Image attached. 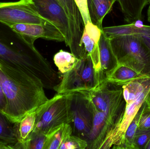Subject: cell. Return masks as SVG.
<instances>
[{"instance_id":"29","label":"cell","mask_w":150,"mask_h":149,"mask_svg":"<svg viewBox=\"0 0 150 149\" xmlns=\"http://www.w3.org/2000/svg\"><path fill=\"white\" fill-rule=\"evenodd\" d=\"M138 128H150V103L148 98L143 103V108L138 123Z\"/></svg>"},{"instance_id":"27","label":"cell","mask_w":150,"mask_h":149,"mask_svg":"<svg viewBox=\"0 0 150 149\" xmlns=\"http://www.w3.org/2000/svg\"><path fill=\"white\" fill-rule=\"evenodd\" d=\"M150 140V128H137L134 141V149H145Z\"/></svg>"},{"instance_id":"7","label":"cell","mask_w":150,"mask_h":149,"mask_svg":"<svg viewBox=\"0 0 150 149\" xmlns=\"http://www.w3.org/2000/svg\"><path fill=\"white\" fill-rule=\"evenodd\" d=\"M0 22L5 24H52L55 26L53 23L41 15L33 0L0 2Z\"/></svg>"},{"instance_id":"17","label":"cell","mask_w":150,"mask_h":149,"mask_svg":"<svg viewBox=\"0 0 150 149\" xmlns=\"http://www.w3.org/2000/svg\"><path fill=\"white\" fill-rule=\"evenodd\" d=\"M148 78H150V76L138 72L127 66L118 64L106 80L122 86L134 80Z\"/></svg>"},{"instance_id":"25","label":"cell","mask_w":150,"mask_h":149,"mask_svg":"<svg viewBox=\"0 0 150 149\" xmlns=\"http://www.w3.org/2000/svg\"><path fill=\"white\" fill-rule=\"evenodd\" d=\"M143 108V104L140 108L133 120L129 125L121 143L116 149H134V141L135 134L138 127V123Z\"/></svg>"},{"instance_id":"14","label":"cell","mask_w":150,"mask_h":149,"mask_svg":"<svg viewBox=\"0 0 150 149\" xmlns=\"http://www.w3.org/2000/svg\"><path fill=\"white\" fill-rule=\"evenodd\" d=\"M150 92V85L147 87L134 101L130 104H126L125 113L122 120L115 135L110 142L109 148L116 149L121 143L127 128L133 120L140 108L142 106Z\"/></svg>"},{"instance_id":"36","label":"cell","mask_w":150,"mask_h":149,"mask_svg":"<svg viewBox=\"0 0 150 149\" xmlns=\"http://www.w3.org/2000/svg\"><path fill=\"white\" fill-rule=\"evenodd\" d=\"M148 99L150 103V92L149 93V95H148Z\"/></svg>"},{"instance_id":"3","label":"cell","mask_w":150,"mask_h":149,"mask_svg":"<svg viewBox=\"0 0 150 149\" xmlns=\"http://www.w3.org/2000/svg\"><path fill=\"white\" fill-rule=\"evenodd\" d=\"M85 92L93 106L106 116L114 127L113 132L101 148L110 149V142L122 120L126 108L122 86L105 80L94 90Z\"/></svg>"},{"instance_id":"11","label":"cell","mask_w":150,"mask_h":149,"mask_svg":"<svg viewBox=\"0 0 150 149\" xmlns=\"http://www.w3.org/2000/svg\"><path fill=\"white\" fill-rule=\"evenodd\" d=\"M23 38L31 44L39 38L56 42H65V38L59 30L52 24H6Z\"/></svg>"},{"instance_id":"16","label":"cell","mask_w":150,"mask_h":149,"mask_svg":"<svg viewBox=\"0 0 150 149\" xmlns=\"http://www.w3.org/2000/svg\"><path fill=\"white\" fill-rule=\"evenodd\" d=\"M36 110L25 115L19 122L14 123L17 143L13 146V149H25V144L35 127Z\"/></svg>"},{"instance_id":"13","label":"cell","mask_w":150,"mask_h":149,"mask_svg":"<svg viewBox=\"0 0 150 149\" xmlns=\"http://www.w3.org/2000/svg\"><path fill=\"white\" fill-rule=\"evenodd\" d=\"M93 123L91 133L86 140V149H100L113 132L114 127L103 113L98 111L93 105Z\"/></svg>"},{"instance_id":"21","label":"cell","mask_w":150,"mask_h":149,"mask_svg":"<svg viewBox=\"0 0 150 149\" xmlns=\"http://www.w3.org/2000/svg\"><path fill=\"white\" fill-rule=\"evenodd\" d=\"M73 134V127L70 124H63L47 134L46 149H59L66 139Z\"/></svg>"},{"instance_id":"15","label":"cell","mask_w":150,"mask_h":149,"mask_svg":"<svg viewBox=\"0 0 150 149\" xmlns=\"http://www.w3.org/2000/svg\"><path fill=\"white\" fill-rule=\"evenodd\" d=\"M98 45L102 78L105 81L118 66V62L113 51L110 38L103 31Z\"/></svg>"},{"instance_id":"23","label":"cell","mask_w":150,"mask_h":149,"mask_svg":"<svg viewBox=\"0 0 150 149\" xmlns=\"http://www.w3.org/2000/svg\"><path fill=\"white\" fill-rule=\"evenodd\" d=\"M53 60L60 73L63 74L73 70L79 59L72 52L61 50L54 55Z\"/></svg>"},{"instance_id":"33","label":"cell","mask_w":150,"mask_h":149,"mask_svg":"<svg viewBox=\"0 0 150 149\" xmlns=\"http://www.w3.org/2000/svg\"><path fill=\"white\" fill-rule=\"evenodd\" d=\"M142 37L144 42L147 45L150 52V37L147 36H142Z\"/></svg>"},{"instance_id":"8","label":"cell","mask_w":150,"mask_h":149,"mask_svg":"<svg viewBox=\"0 0 150 149\" xmlns=\"http://www.w3.org/2000/svg\"><path fill=\"white\" fill-rule=\"evenodd\" d=\"M73 134L86 141L92 128L93 109L85 91L70 92Z\"/></svg>"},{"instance_id":"35","label":"cell","mask_w":150,"mask_h":149,"mask_svg":"<svg viewBox=\"0 0 150 149\" xmlns=\"http://www.w3.org/2000/svg\"><path fill=\"white\" fill-rule=\"evenodd\" d=\"M145 149H150V140L147 146H146Z\"/></svg>"},{"instance_id":"24","label":"cell","mask_w":150,"mask_h":149,"mask_svg":"<svg viewBox=\"0 0 150 149\" xmlns=\"http://www.w3.org/2000/svg\"><path fill=\"white\" fill-rule=\"evenodd\" d=\"M0 141L12 147L17 143L14 123L9 120L3 114L0 113Z\"/></svg>"},{"instance_id":"2","label":"cell","mask_w":150,"mask_h":149,"mask_svg":"<svg viewBox=\"0 0 150 149\" xmlns=\"http://www.w3.org/2000/svg\"><path fill=\"white\" fill-rule=\"evenodd\" d=\"M0 63L19 68L38 78L44 87L54 90L62 76L34 46L6 24L0 22Z\"/></svg>"},{"instance_id":"18","label":"cell","mask_w":150,"mask_h":149,"mask_svg":"<svg viewBox=\"0 0 150 149\" xmlns=\"http://www.w3.org/2000/svg\"><path fill=\"white\" fill-rule=\"evenodd\" d=\"M117 0H88V10L91 22L103 30L104 17L110 13Z\"/></svg>"},{"instance_id":"6","label":"cell","mask_w":150,"mask_h":149,"mask_svg":"<svg viewBox=\"0 0 150 149\" xmlns=\"http://www.w3.org/2000/svg\"><path fill=\"white\" fill-rule=\"evenodd\" d=\"M90 56L79 59L76 66L63 74L59 84L54 90L58 94L91 91L101 83Z\"/></svg>"},{"instance_id":"5","label":"cell","mask_w":150,"mask_h":149,"mask_svg":"<svg viewBox=\"0 0 150 149\" xmlns=\"http://www.w3.org/2000/svg\"><path fill=\"white\" fill-rule=\"evenodd\" d=\"M71 93L58 94L37 110L33 132L47 134L63 124L73 122Z\"/></svg>"},{"instance_id":"38","label":"cell","mask_w":150,"mask_h":149,"mask_svg":"<svg viewBox=\"0 0 150 149\" xmlns=\"http://www.w3.org/2000/svg\"><path fill=\"white\" fill-rule=\"evenodd\" d=\"M87 1H88V0H87Z\"/></svg>"},{"instance_id":"30","label":"cell","mask_w":150,"mask_h":149,"mask_svg":"<svg viewBox=\"0 0 150 149\" xmlns=\"http://www.w3.org/2000/svg\"><path fill=\"white\" fill-rule=\"evenodd\" d=\"M83 17V26L88 22H91L88 10L87 0H75Z\"/></svg>"},{"instance_id":"32","label":"cell","mask_w":150,"mask_h":149,"mask_svg":"<svg viewBox=\"0 0 150 149\" xmlns=\"http://www.w3.org/2000/svg\"><path fill=\"white\" fill-rule=\"evenodd\" d=\"M0 149H13L12 145L0 141Z\"/></svg>"},{"instance_id":"10","label":"cell","mask_w":150,"mask_h":149,"mask_svg":"<svg viewBox=\"0 0 150 149\" xmlns=\"http://www.w3.org/2000/svg\"><path fill=\"white\" fill-rule=\"evenodd\" d=\"M41 15L54 24L63 35L66 45L71 42L69 21L65 11L56 0H33Z\"/></svg>"},{"instance_id":"37","label":"cell","mask_w":150,"mask_h":149,"mask_svg":"<svg viewBox=\"0 0 150 149\" xmlns=\"http://www.w3.org/2000/svg\"><path fill=\"white\" fill-rule=\"evenodd\" d=\"M149 5H150V0H149Z\"/></svg>"},{"instance_id":"28","label":"cell","mask_w":150,"mask_h":149,"mask_svg":"<svg viewBox=\"0 0 150 149\" xmlns=\"http://www.w3.org/2000/svg\"><path fill=\"white\" fill-rule=\"evenodd\" d=\"M87 143L77 136H69L60 147L59 149H86Z\"/></svg>"},{"instance_id":"26","label":"cell","mask_w":150,"mask_h":149,"mask_svg":"<svg viewBox=\"0 0 150 149\" xmlns=\"http://www.w3.org/2000/svg\"><path fill=\"white\" fill-rule=\"evenodd\" d=\"M47 141V134L32 132L25 144V149H46Z\"/></svg>"},{"instance_id":"19","label":"cell","mask_w":150,"mask_h":149,"mask_svg":"<svg viewBox=\"0 0 150 149\" xmlns=\"http://www.w3.org/2000/svg\"><path fill=\"white\" fill-rule=\"evenodd\" d=\"M104 34L107 37L112 38L126 35H138L150 37V25H138L135 23L124 25L103 27Z\"/></svg>"},{"instance_id":"31","label":"cell","mask_w":150,"mask_h":149,"mask_svg":"<svg viewBox=\"0 0 150 149\" xmlns=\"http://www.w3.org/2000/svg\"><path fill=\"white\" fill-rule=\"evenodd\" d=\"M6 100L0 83V113L4 115L6 108Z\"/></svg>"},{"instance_id":"12","label":"cell","mask_w":150,"mask_h":149,"mask_svg":"<svg viewBox=\"0 0 150 149\" xmlns=\"http://www.w3.org/2000/svg\"><path fill=\"white\" fill-rule=\"evenodd\" d=\"M102 33V30L97 25L92 22H87L84 25L79 45L83 52V58L87 56L91 57L96 72L103 82L104 81L101 75L98 45Z\"/></svg>"},{"instance_id":"4","label":"cell","mask_w":150,"mask_h":149,"mask_svg":"<svg viewBox=\"0 0 150 149\" xmlns=\"http://www.w3.org/2000/svg\"><path fill=\"white\" fill-rule=\"evenodd\" d=\"M109 38L118 64L150 76V52L142 36L126 35Z\"/></svg>"},{"instance_id":"9","label":"cell","mask_w":150,"mask_h":149,"mask_svg":"<svg viewBox=\"0 0 150 149\" xmlns=\"http://www.w3.org/2000/svg\"><path fill=\"white\" fill-rule=\"evenodd\" d=\"M63 9L69 21L71 42L69 47L71 52L78 58H83L80 46V39L83 30L81 25L83 24V17L75 0H56Z\"/></svg>"},{"instance_id":"22","label":"cell","mask_w":150,"mask_h":149,"mask_svg":"<svg viewBox=\"0 0 150 149\" xmlns=\"http://www.w3.org/2000/svg\"><path fill=\"white\" fill-rule=\"evenodd\" d=\"M150 85V78L134 80L122 86L123 95L126 104H130Z\"/></svg>"},{"instance_id":"34","label":"cell","mask_w":150,"mask_h":149,"mask_svg":"<svg viewBox=\"0 0 150 149\" xmlns=\"http://www.w3.org/2000/svg\"><path fill=\"white\" fill-rule=\"evenodd\" d=\"M148 20L150 23V5L149 6V8L148 10Z\"/></svg>"},{"instance_id":"1","label":"cell","mask_w":150,"mask_h":149,"mask_svg":"<svg viewBox=\"0 0 150 149\" xmlns=\"http://www.w3.org/2000/svg\"><path fill=\"white\" fill-rule=\"evenodd\" d=\"M0 83L6 100L4 115L18 122L46 102L41 80L32 73L0 63Z\"/></svg>"},{"instance_id":"20","label":"cell","mask_w":150,"mask_h":149,"mask_svg":"<svg viewBox=\"0 0 150 149\" xmlns=\"http://www.w3.org/2000/svg\"><path fill=\"white\" fill-rule=\"evenodd\" d=\"M128 24L142 19V11L149 3V0H117Z\"/></svg>"}]
</instances>
